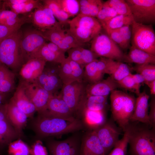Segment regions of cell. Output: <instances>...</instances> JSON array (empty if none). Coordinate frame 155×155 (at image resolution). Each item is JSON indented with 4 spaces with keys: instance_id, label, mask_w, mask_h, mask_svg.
<instances>
[{
    "instance_id": "cell-1",
    "label": "cell",
    "mask_w": 155,
    "mask_h": 155,
    "mask_svg": "<svg viewBox=\"0 0 155 155\" xmlns=\"http://www.w3.org/2000/svg\"><path fill=\"white\" fill-rule=\"evenodd\" d=\"M84 125L82 121L75 117H61L47 111L38 113L32 123L33 130L39 138L76 132L83 128Z\"/></svg>"
},
{
    "instance_id": "cell-2",
    "label": "cell",
    "mask_w": 155,
    "mask_h": 155,
    "mask_svg": "<svg viewBox=\"0 0 155 155\" xmlns=\"http://www.w3.org/2000/svg\"><path fill=\"white\" fill-rule=\"evenodd\" d=\"M126 130L131 155H155V128L149 124L130 122Z\"/></svg>"
},
{
    "instance_id": "cell-3",
    "label": "cell",
    "mask_w": 155,
    "mask_h": 155,
    "mask_svg": "<svg viewBox=\"0 0 155 155\" xmlns=\"http://www.w3.org/2000/svg\"><path fill=\"white\" fill-rule=\"evenodd\" d=\"M110 99L112 118L124 132L133 113L136 98L132 94L116 89L111 92Z\"/></svg>"
},
{
    "instance_id": "cell-4",
    "label": "cell",
    "mask_w": 155,
    "mask_h": 155,
    "mask_svg": "<svg viewBox=\"0 0 155 155\" xmlns=\"http://www.w3.org/2000/svg\"><path fill=\"white\" fill-rule=\"evenodd\" d=\"M22 36L19 30L0 42V62L14 73L24 63L20 48Z\"/></svg>"
},
{
    "instance_id": "cell-5",
    "label": "cell",
    "mask_w": 155,
    "mask_h": 155,
    "mask_svg": "<svg viewBox=\"0 0 155 155\" xmlns=\"http://www.w3.org/2000/svg\"><path fill=\"white\" fill-rule=\"evenodd\" d=\"M68 23L70 32L84 43L92 40L102 28L96 18L80 14L73 17Z\"/></svg>"
},
{
    "instance_id": "cell-6",
    "label": "cell",
    "mask_w": 155,
    "mask_h": 155,
    "mask_svg": "<svg viewBox=\"0 0 155 155\" xmlns=\"http://www.w3.org/2000/svg\"><path fill=\"white\" fill-rule=\"evenodd\" d=\"M84 82L63 84L59 93L74 115L81 114L87 94Z\"/></svg>"
},
{
    "instance_id": "cell-7",
    "label": "cell",
    "mask_w": 155,
    "mask_h": 155,
    "mask_svg": "<svg viewBox=\"0 0 155 155\" xmlns=\"http://www.w3.org/2000/svg\"><path fill=\"white\" fill-rule=\"evenodd\" d=\"M131 26V45L155 56V34L152 25L134 22Z\"/></svg>"
},
{
    "instance_id": "cell-8",
    "label": "cell",
    "mask_w": 155,
    "mask_h": 155,
    "mask_svg": "<svg viewBox=\"0 0 155 155\" xmlns=\"http://www.w3.org/2000/svg\"><path fill=\"white\" fill-rule=\"evenodd\" d=\"M99 57L123 62L125 54L106 34L101 32L92 40L91 49Z\"/></svg>"
},
{
    "instance_id": "cell-9",
    "label": "cell",
    "mask_w": 155,
    "mask_h": 155,
    "mask_svg": "<svg viewBox=\"0 0 155 155\" xmlns=\"http://www.w3.org/2000/svg\"><path fill=\"white\" fill-rule=\"evenodd\" d=\"M134 22L151 24L155 21V0H126Z\"/></svg>"
},
{
    "instance_id": "cell-10",
    "label": "cell",
    "mask_w": 155,
    "mask_h": 155,
    "mask_svg": "<svg viewBox=\"0 0 155 155\" xmlns=\"http://www.w3.org/2000/svg\"><path fill=\"white\" fill-rule=\"evenodd\" d=\"M50 63H46L42 73L33 82L54 94H57L63 84L59 75L60 64Z\"/></svg>"
},
{
    "instance_id": "cell-11",
    "label": "cell",
    "mask_w": 155,
    "mask_h": 155,
    "mask_svg": "<svg viewBox=\"0 0 155 155\" xmlns=\"http://www.w3.org/2000/svg\"><path fill=\"white\" fill-rule=\"evenodd\" d=\"M48 140L46 144L48 155H80L81 139L78 133L61 141Z\"/></svg>"
},
{
    "instance_id": "cell-12",
    "label": "cell",
    "mask_w": 155,
    "mask_h": 155,
    "mask_svg": "<svg viewBox=\"0 0 155 155\" xmlns=\"http://www.w3.org/2000/svg\"><path fill=\"white\" fill-rule=\"evenodd\" d=\"M115 123L112 118L107 119L102 125L94 130L106 155L119 140L122 131Z\"/></svg>"
},
{
    "instance_id": "cell-13",
    "label": "cell",
    "mask_w": 155,
    "mask_h": 155,
    "mask_svg": "<svg viewBox=\"0 0 155 155\" xmlns=\"http://www.w3.org/2000/svg\"><path fill=\"white\" fill-rule=\"evenodd\" d=\"M46 41L40 30H29L22 35L20 48L24 63L32 54L46 43Z\"/></svg>"
},
{
    "instance_id": "cell-14",
    "label": "cell",
    "mask_w": 155,
    "mask_h": 155,
    "mask_svg": "<svg viewBox=\"0 0 155 155\" xmlns=\"http://www.w3.org/2000/svg\"><path fill=\"white\" fill-rule=\"evenodd\" d=\"M20 82L23 85L26 95L35 106L38 113L47 111L48 101L53 94L34 82Z\"/></svg>"
},
{
    "instance_id": "cell-15",
    "label": "cell",
    "mask_w": 155,
    "mask_h": 155,
    "mask_svg": "<svg viewBox=\"0 0 155 155\" xmlns=\"http://www.w3.org/2000/svg\"><path fill=\"white\" fill-rule=\"evenodd\" d=\"M84 68L67 57L60 64L59 75L64 84L83 81Z\"/></svg>"
},
{
    "instance_id": "cell-16",
    "label": "cell",
    "mask_w": 155,
    "mask_h": 155,
    "mask_svg": "<svg viewBox=\"0 0 155 155\" xmlns=\"http://www.w3.org/2000/svg\"><path fill=\"white\" fill-rule=\"evenodd\" d=\"M46 63L39 58L28 59L23 64L19 71L20 81L27 83L34 82L42 73Z\"/></svg>"
},
{
    "instance_id": "cell-17",
    "label": "cell",
    "mask_w": 155,
    "mask_h": 155,
    "mask_svg": "<svg viewBox=\"0 0 155 155\" xmlns=\"http://www.w3.org/2000/svg\"><path fill=\"white\" fill-rule=\"evenodd\" d=\"M33 24L41 31L49 29L58 24L51 10L43 4L35 9L31 16Z\"/></svg>"
},
{
    "instance_id": "cell-18",
    "label": "cell",
    "mask_w": 155,
    "mask_h": 155,
    "mask_svg": "<svg viewBox=\"0 0 155 155\" xmlns=\"http://www.w3.org/2000/svg\"><path fill=\"white\" fill-rule=\"evenodd\" d=\"M80 155H106L94 130H89L82 138Z\"/></svg>"
},
{
    "instance_id": "cell-19",
    "label": "cell",
    "mask_w": 155,
    "mask_h": 155,
    "mask_svg": "<svg viewBox=\"0 0 155 155\" xmlns=\"http://www.w3.org/2000/svg\"><path fill=\"white\" fill-rule=\"evenodd\" d=\"M6 105L7 119L20 137L28 117L11 100Z\"/></svg>"
},
{
    "instance_id": "cell-20",
    "label": "cell",
    "mask_w": 155,
    "mask_h": 155,
    "mask_svg": "<svg viewBox=\"0 0 155 155\" xmlns=\"http://www.w3.org/2000/svg\"><path fill=\"white\" fill-rule=\"evenodd\" d=\"M149 98L145 91L138 96L136 98L134 109L130 122H138L150 125L148 118Z\"/></svg>"
},
{
    "instance_id": "cell-21",
    "label": "cell",
    "mask_w": 155,
    "mask_h": 155,
    "mask_svg": "<svg viewBox=\"0 0 155 155\" xmlns=\"http://www.w3.org/2000/svg\"><path fill=\"white\" fill-rule=\"evenodd\" d=\"M118 87L117 82L109 76L106 79L87 85L86 92L88 95L108 96Z\"/></svg>"
},
{
    "instance_id": "cell-22",
    "label": "cell",
    "mask_w": 155,
    "mask_h": 155,
    "mask_svg": "<svg viewBox=\"0 0 155 155\" xmlns=\"http://www.w3.org/2000/svg\"><path fill=\"white\" fill-rule=\"evenodd\" d=\"M28 118L32 117L36 109L26 95L22 83L20 82L10 99Z\"/></svg>"
},
{
    "instance_id": "cell-23",
    "label": "cell",
    "mask_w": 155,
    "mask_h": 155,
    "mask_svg": "<svg viewBox=\"0 0 155 155\" xmlns=\"http://www.w3.org/2000/svg\"><path fill=\"white\" fill-rule=\"evenodd\" d=\"M47 111L51 114L63 118L75 117V115L59 94H53L47 105Z\"/></svg>"
},
{
    "instance_id": "cell-24",
    "label": "cell",
    "mask_w": 155,
    "mask_h": 155,
    "mask_svg": "<svg viewBox=\"0 0 155 155\" xmlns=\"http://www.w3.org/2000/svg\"><path fill=\"white\" fill-rule=\"evenodd\" d=\"M131 68L123 62L106 58L104 73L116 81H119L131 73Z\"/></svg>"
},
{
    "instance_id": "cell-25",
    "label": "cell",
    "mask_w": 155,
    "mask_h": 155,
    "mask_svg": "<svg viewBox=\"0 0 155 155\" xmlns=\"http://www.w3.org/2000/svg\"><path fill=\"white\" fill-rule=\"evenodd\" d=\"M123 62L140 65L155 64V56L149 54L131 45L128 53L125 54Z\"/></svg>"
},
{
    "instance_id": "cell-26",
    "label": "cell",
    "mask_w": 155,
    "mask_h": 155,
    "mask_svg": "<svg viewBox=\"0 0 155 155\" xmlns=\"http://www.w3.org/2000/svg\"><path fill=\"white\" fill-rule=\"evenodd\" d=\"M20 137L8 120L0 121V151Z\"/></svg>"
},
{
    "instance_id": "cell-27",
    "label": "cell",
    "mask_w": 155,
    "mask_h": 155,
    "mask_svg": "<svg viewBox=\"0 0 155 155\" xmlns=\"http://www.w3.org/2000/svg\"><path fill=\"white\" fill-rule=\"evenodd\" d=\"M85 123L89 127V130H94L103 124L106 121V112L85 109L81 114Z\"/></svg>"
},
{
    "instance_id": "cell-28",
    "label": "cell",
    "mask_w": 155,
    "mask_h": 155,
    "mask_svg": "<svg viewBox=\"0 0 155 155\" xmlns=\"http://www.w3.org/2000/svg\"><path fill=\"white\" fill-rule=\"evenodd\" d=\"M17 14L11 10H6L3 3L0 9V25L8 27L18 28L27 22L26 17L19 18Z\"/></svg>"
},
{
    "instance_id": "cell-29",
    "label": "cell",
    "mask_w": 155,
    "mask_h": 155,
    "mask_svg": "<svg viewBox=\"0 0 155 155\" xmlns=\"http://www.w3.org/2000/svg\"><path fill=\"white\" fill-rule=\"evenodd\" d=\"M15 74L14 72L2 64L0 65V92H11L15 87Z\"/></svg>"
},
{
    "instance_id": "cell-30",
    "label": "cell",
    "mask_w": 155,
    "mask_h": 155,
    "mask_svg": "<svg viewBox=\"0 0 155 155\" xmlns=\"http://www.w3.org/2000/svg\"><path fill=\"white\" fill-rule=\"evenodd\" d=\"M108 97L87 95L81 114L85 109L106 112L108 108Z\"/></svg>"
},
{
    "instance_id": "cell-31",
    "label": "cell",
    "mask_w": 155,
    "mask_h": 155,
    "mask_svg": "<svg viewBox=\"0 0 155 155\" xmlns=\"http://www.w3.org/2000/svg\"><path fill=\"white\" fill-rule=\"evenodd\" d=\"M34 58L41 59L46 62L59 64H61L66 58L65 57L60 56L51 51L46 43L32 54L28 59Z\"/></svg>"
},
{
    "instance_id": "cell-32",
    "label": "cell",
    "mask_w": 155,
    "mask_h": 155,
    "mask_svg": "<svg viewBox=\"0 0 155 155\" xmlns=\"http://www.w3.org/2000/svg\"><path fill=\"white\" fill-rule=\"evenodd\" d=\"M97 59L86 65L84 67L83 80L89 84L95 83L103 79L104 75L99 71L97 68Z\"/></svg>"
},
{
    "instance_id": "cell-33",
    "label": "cell",
    "mask_w": 155,
    "mask_h": 155,
    "mask_svg": "<svg viewBox=\"0 0 155 155\" xmlns=\"http://www.w3.org/2000/svg\"><path fill=\"white\" fill-rule=\"evenodd\" d=\"M43 4L52 11L55 18L61 24L68 23L69 16L62 9L58 0H44L42 1Z\"/></svg>"
},
{
    "instance_id": "cell-34",
    "label": "cell",
    "mask_w": 155,
    "mask_h": 155,
    "mask_svg": "<svg viewBox=\"0 0 155 155\" xmlns=\"http://www.w3.org/2000/svg\"><path fill=\"white\" fill-rule=\"evenodd\" d=\"M134 22L132 16L117 15L101 26L103 28L117 29L125 26L131 25Z\"/></svg>"
},
{
    "instance_id": "cell-35",
    "label": "cell",
    "mask_w": 155,
    "mask_h": 155,
    "mask_svg": "<svg viewBox=\"0 0 155 155\" xmlns=\"http://www.w3.org/2000/svg\"><path fill=\"white\" fill-rule=\"evenodd\" d=\"M65 31L59 23L49 29L41 31L46 40L57 45L63 38Z\"/></svg>"
},
{
    "instance_id": "cell-36",
    "label": "cell",
    "mask_w": 155,
    "mask_h": 155,
    "mask_svg": "<svg viewBox=\"0 0 155 155\" xmlns=\"http://www.w3.org/2000/svg\"><path fill=\"white\" fill-rule=\"evenodd\" d=\"M84 45V43L79 40L68 30L65 31L63 38L57 45L65 53L70 49L77 47H83Z\"/></svg>"
},
{
    "instance_id": "cell-37",
    "label": "cell",
    "mask_w": 155,
    "mask_h": 155,
    "mask_svg": "<svg viewBox=\"0 0 155 155\" xmlns=\"http://www.w3.org/2000/svg\"><path fill=\"white\" fill-rule=\"evenodd\" d=\"M41 1L27 0L26 2L18 5H11L7 7L18 15L29 13L39 7L42 4Z\"/></svg>"
},
{
    "instance_id": "cell-38",
    "label": "cell",
    "mask_w": 155,
    "mask_h": 155,
    "mask_svg": "<svg viewBox=\"0 0 155 155\" xmlns=\"http://www.w3.org/2000/svg\"><path fill=\"white\" fill-rule=\"evenodd\" d=\"M8 155H30V148L20 139H17L8 146Z\"/></svg>"
},
{
    "instance_id": "cell-39",
    "label": "cell",
    "mask_w": 155,
    "mask_h": 155,
    "mask_svg": "<svg viewBox=\"0 0 155 155\" xmlns=\"http://www.w3.org/2000/svg\"><path fill=\"white\" fill-rule=\"evenodd\" d=\"M103 3V2L100 0H90L87 5L80 7L79 14L96 18Z\"/></svg>"
},
{
    "instance_id": "cell-40",
    "label": "cell",
    "mask_w": 155,
    "mask_h": 155,
    "mask_svg": "<svg viewBox=\"0 0 155 155\" xmlns=\"http://www.w3.org/2000/svg\"><path fill=\"white\" fill-rule=\"evenodd\" d=\"M137 73L142 75L145 82L155 80V65L151 64H136L133 68Z\"/></svg>"
},
{
    "instance_id": "cell-41",
    "label": "cell",
    "mask_w": 155,
    "mask_h": 155,
    "mask_svg": "<svg viewBox=\"0 0 155 155\" xmlns=\"http://www.w3.org/2000/svg\"><path fill=\"white\" fill-rule=\"evenodd\" d=\"M58 0L62 9L70 18L74 17L79 14L80 6L78 0Z\"/></svg>"
},
{
    "instance_id": "cell-42",
    "label": "cell",
    "mask_w": 155,
    "mask_h": 155,
    "mask_svg": "<svg viewBox=\"0 0 155 155\" xmlns=\"http://www.w3.org/2000/svg\"><path fill=\"white\" fill-rule=\"evenodd\" d=\"M104 2L113 9L117 15L132 16L129 7L125 0H108Z\"/></svg>"
},
{
    "instance_id": "cell-43",
    "label": "cell",
    "mask_w": 155,
    "mask_h": 155,
    "mask_svg": "<svg viewBox=\"0 0 155 155\" xmlns=\"http://www.w3.org/2000/svg\"><path fill=\"white\" fill-rule=\"evenodd\" d=\"M107 155H126L128 145V135L127 130Z\"/></svg>"
},
{
    "instance_id": "cell-44",
    "label": "cell",
    "mask_w": 155,
    "mask_h": 155,
    "mask_svg": "<svg viewBox=\"0 0 155 155\" xmlns=\"http://www.w3.org/2000/svg\"><path fill=\"white\" fill-rule=\"evenodd\" d=\"M117 15L114 10L104 2L96 18L101 25Z\"/></svg>"
},
{
    "instance_id": "cell-45",
    "label": "cell",
    "mask_w": 155,
    "mask_h": 155,
    "mask_svg": "<svg viewBox=\"0 0 155 155\" xmlns=\"http://www.w3.org/2000/svg\"><path fill=\"white\" fill-rule=\"evenodd\" d=\"M131 74V73H130L121 80L117 82L119 87L135 93V85Z\"/></svg>"
},
{
    "instance_id": "cell-46",
    "label": "cell",
    "mask_w": 155,
    "mask_h": 155,
    "mask_svg": "<svg viewBox=\"0 0 155 155\" xmlns=\"http://www.w3.org/2000/svg\"><path fill=\"white\" fill-rule=\"evenodd\" d=\"M131 25L123 26L118 30L121 35L126 49L129 47L131 40Z\"/></svg>"
},
{
    "instance_id": "cell-47",
    "label": "cell",
    "mask_w": 155,
    "mask_h": 155,
    "mask_svg": "<svg viewBox=\"0 0 155 155\" xmlns=\"http://www.w3.org/2000/svg\"><path fill=\"white\" fill-rule=\"evenodd\" d=\"M106 34L121 49H125V45L118 29H112L106 28H103Z\"/></svg>"
},
{
    "instance_id": "cell-48",
    "label": "cell",
    "mask_w": 155,
    "mask_h": 155,
    "mask_svg": "<svg viewBox=\"0 0 155 155\" xmlns=\"http://www.w3.org/2000/svg\"><path fill=\"white\" fill-rule=\"evenodd\" d=\"M77 47L72 48L68 50L67 52L68 53L67 57L71 60L80 64L84 68L82 60L81 48Z\"/></svg>"
},
{
    "instance_id": "cell-49",
    "label": "cell",
    "mask_w": 155,
    "mask_h": 155,
    "mask_svg": "<svg viewBox=\"0 0 155 155\" xmlns=\"http://www.w3.org/2000/svg\"><path fill=\"white\" fill-rule=\"evenodd\" d=\"M82 60L84 66L99 57L91 50L81 48Z\"/></svg>"
},
{
    "instance_id": "cell-50",
    "label": "cell",
    "mask_w": 155,
    "mask_h": 155,
    "mask_svg": "<svg viewBox=\"0 0 155 155\" xmlns=\"http://www.w3.org/2000/svg\"><path fill=\"white\" fill-rule=\"evenodd\" d=\"M31 155H48L46 148L44 146L40 140L36 141L30 149Z\"/></svg>"
},
{
    "instance_id": "cell-51",
    "label": "cell",
    "mask_w": 155,
    "mask_h": 155,
    "mask_svg": "<svg viewBox=\"0 0 155 155\" xmlns=\"http://www.w3.org/2000/svg\"><path fill=\"white\" fill-rule=\"evenodd\" d=\"M18 28L8 27L0 25V42L7 37L20 30Z\"/></svg>"
},
{
    "instance_id": "cell-52",
    "label": "cell",
    "mask_w": 155,
    "mask_h": 155,
    "mask_svg": "<svg viewBox=\"0 0 155 155\" xmlns=\"http://www.w3.org/2000/svg\"><path fill=\"white\" fill-rule=\"evenodd\" d=\"M155 96L152 98L149 106L150 111L148 113V118L150 125L155 128Z\"/></svg>"
},
{
    "instance_id": "cell-53",
    "label": "cell",
    "mask_w": 155,
    "mask_h": 155,
    "mask_svg": "<svg viewBox=\"0 0 155 155\" xmlns=\"http://www.w3.org/2000/svg\"><path fill=\"white\" fill-rule=\"evenodd\" d=\"M131 75L134 80L135 88V94L138 96L140 93V88L143 84H144L145 80L143 77L138 73L133 74L131 73Z\"/></svg>"
},
{
    "instance_id": "cell-54",
    "label": "cell",
    "mask_w": 155,
    "mask_h": 155,
    "mask_svg": "<svg viewBox=\"0 0 155 155\" xmlns=\"http://www.w3.org/2000/svg\"><path fill=\"white\" fill-rule=\"evenodd\" d=\"M46 44L50 49L56 54L62 57H65V52L63 51L57 45L51 42H46Z\"/></svg>"
},
{
    "instance_id": "cell-55",
    "label": "cell",
    "mask_w": 155,
    "mask_h": 155,
    "mask_svg": "<svg viewBox=\"0 0 155 155\" xmlns=\"http://www.w3.org/2000/svg\"><path fill=\"white\" fill-rule=\"evenodd\" d=\"M6 104L0 105V121L7 120Z\"/></svg>"
},
{
    "instance_id": "cell-56",
    "label": "cell",
    "mask_w": 155,
    "mask_h": 155,
    "mask_svg": "<svg viewBox=\"0 0 155 155\" xmlns=\"http://www.w3.org/2000/svg\"><path fill=\"white\" fill-rule=\"evenodd\" d=\"M144 84L146 85L150 89V94L153 96L155 95V80L146 82Z\"/></svg>"
},
{
    "instance_id": "cell-57",
    "label": "cell",
    "mask_w": 155,
    "mask_h": 155,
    "mask_svg": "<svg viewBox=\"0 0 155 155\" xmlns=\"http://www.w3.org/2000/svg\"><path fill=\"white\" fill-rule=\"evenodd\" d=\"M5 94L0 92V105L3 104L5 98Z\"/></svg>"
},
{
    "instance_id": "cell-58",
    "label": "cell",
    "mask_w": 155,
    "mask_h": 155,
    "mask_svg": "<svg viewBox=\"0 0 155 155\" xmlns=\"http://www.w3.org/2000/svg\"><path fill=\"white\" fill-rule=\"evenodd\" d=\"M3 3V1L2 2L1 0H0V9H1L2 7Z\"/></svg>"
},
{
    "instance_id": "cell-59",
    "label": "cell",
    "mask_w": 155,
    "mask_h": 155,
    "mask_svg": "<svg viewBox=\"0 0 155 155\" xmlns=\"http://www.w3.org/2000/svg\"></svg>"
},
{
    "instance_id": "cell-60",
    "label": "cell",
    "mask_w": 155,
    "mask_h": 155,
    "mask_svg": "<svg viewBox=\"0 0 155 155\" xmlns=\"http://www.w3.org/2000/svg\"></svg>"
}]
</instances>
